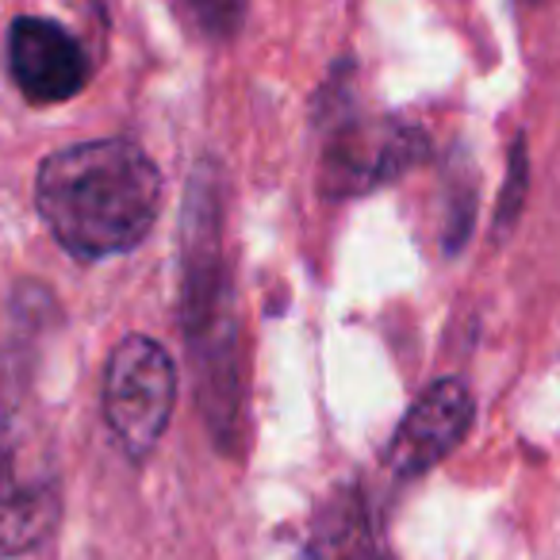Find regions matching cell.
Listing matches in <instances>:
<instances>
[{"mask_svg":"<svg viewBox=\"0 0 560 560\" xmlns=\"http://www.w3.org/2000/svg\"><path fill=\"white\" fill-rule=\"evenodd\" d=\"M476 419L472 392L457 376H442L434 381L419 399L411 404V411L404 415V422L396 427L384 453V465L396 480H419L434 465H442L453 450L468 438Z\"/></svg>","mask_w":560,"mask_h":560,"instance_id":"8992f818","label":"cell"},{"mask_svg":"<svg viewBox=\"0 0 560 560\" xmlns=\"http://www.w3.org/2000/svg\"><path fill=\"white\" fill-rule=\"evenodd\" d=\"M300 560H392L369 495L358 483H342L323 499Z\"/></svg>","mask_w":560,"mask_h":560,"instance_id":"ba28073f","label":"cell"},{"mask_svg":"<svg viewBox=\"0 0 560 560\" xmlns=\"http://www.w3.org/2000/svg\"><path fill=\"white\" fill-rule=\"evenodd\" d=\"M9 73L32 104H66L85 89L89 55L55 20L20 16L9 32Z\"/></svg>","mask_w":560,"mask_h":560,"instance_id":"52a82bcc","label":"cell"},{"mask_svg":"<svg viewBox=\"0 0 560 560\" xmlns=\"http://www.w3.org/2000/svg\"><path fill=\"white\" fill-rule=\"evenodd\" d=\"M526 188H529V158H526V139H514L511 142V165H506V185L503 196H499V208H495V238L511 234L514 219H518L522 203H526Z\"/></svg>","mask_w":560,"mask_h":560,"instance_id":"30bf717a","label":"cell"},{"mask_svg":"<svg viewBox=\"0 0 560 560\" xmlns=\"http://www.w3.org/2000/svg\"><path fill=\"white\" fill-rule=\"evenodd\" d=\"M173 9L185 20L188 32H196L208 43H223L238 32L246 0H173Z\"/></svg>","mask_w":560,"mask_h":560,"instance_id":"9c48e42d","label":"cell"},{"mask_svg":"<svg viewBox=\"0 0 560 560\" xmlns=\"http://www.w3.org/2000/svg\"><path fill=\"white\" fill-rule=\"evenodd\" d=\"M177 407V365L154 338L131 335L112 350L104 376V415L127 457L142 460L162 442Z\"/></svg>","mask_w":560,"mask_h":560,"instance_id":"277c9868","label":"cell"},{"mask_svg":"<svg viewBox=\"0 0 560 560\" xmlns=\"http://www.w3.org/2000/svg\"><path fill=\"white\" fill-rule=\"evenodd\" d=\"M526 4H541V0H526Z\"/></svg>","mask_w":560,"mask_h":560,"instance_id":"8fae6325","label":"cell"},{"mask_svg":"<svg viewBox=\"0 0 560 560\" xmlns=\"http://www.w3.org/2000/svg\"><path fill=\"white\" fill-rule=\"evenodd\" d=\"M50 234L78 261L131 254L158 223L162 173L127 139L78 142L50 154L35 180Z\"/></svg>","mask_w":560,"mask_h":560,"instance_id":"6da1fadb","label":"cell"},{"mask_svg":"<svg viewBox=\"0 0 560 560\" xmlns=\"http://www.w3.org/2000/svg\"><path fill=\"white\" fill-rule=\"evenodd\" d=\"M62 518V472L47 422L0 396V557L32 552Z\"/></svg>","mask_w":560,"mask_h":560,"instance_id":"3957f363","label":"cell"},{"mask_svg":"<svg viewBox=\"0 0 560 560\" xmlns=\"http://www.w3.org/2000/svg\"><path fill=\"white\" fill-rule=\"evenodd\" d=\"M180 323L192 346L200 399L219 438L234 434L242 404L238 381V323L231 307V280L219 249V200L215 192H192L185 231V289H180Z\"/></svg>","mask_w":560,"mask_h":560,"instance_id":"7a4b0ae2","label":"cell"},{"mask_svg":"<svg viewBox=\"0 0 560 560\" xmlns=\"http://www.w3.org/2000/svg\"><path fill=\"white\" fill-rule=\"evenodd\" d=\"M427 154V135L399 119L342 124L323 150V192L330 200L373 192Z\"/></svg>","mask_w":560,"mask_h":560,"instance_id":"5b68a950","label":"cell"}]
</instances>
